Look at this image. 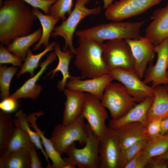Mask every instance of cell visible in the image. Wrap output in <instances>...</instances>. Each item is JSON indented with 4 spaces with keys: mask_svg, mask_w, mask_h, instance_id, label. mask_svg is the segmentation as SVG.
Masks as SVG:
<instances>
[{
    "mask_svg": "<svg viewBox=\"0 0 168 168\" xmlns=\"http://www.w3.org/2000/svg\"><path fill=\"white\" fill-rule=\"evenodd\" d=\"M114 0H102L103 2V8L106 9Z\"/></svg>",
    "mask_w": 168,
    "mask_h": 168,
    "instance_id": "cell-44",
    "label": "cell"
},
{
    "mask_svg": "<svg viewBox=\"0 0 168 168\" xmlns=\"http://www.w3.org/2000/svg\"><path fill=\"white\" fill-rule=\"evenodd\" d=\"M152 18L153 20L145 30V36L155 47L168 38V2L164 7L155 10Z\"/></svg>",
    "mask_w": 168,
    "mask_h": 168,
    "instance_id": "cell-16",
    "label": "cell"
},
{
    "mask_svg": "<svg viewBox=\"0 0 168 168\" xmlns=\"http://www.w3.org/2000/svg\"><path fill=\"white\" fill-rule=\"evenodd\" d=\"M42 33V29L40 27L34 32L28 35L16 38L8 45L6 48L13 54L24 61L27 52L29 48L40 40Z\"/></svg>",
    "mask_w": 168,
    "mask_h": 168,
    "instance_id": "cell-24",
    "label": "cell"
},
{
    "mask_svg": "<svg viewBox=\"0 0 168 168\" xmlns=\"http://www.w3.org/2000/svg\"><path fill=\"white\" fill-rule=\"evenodd\" d=\"M57 55L54 52H50L46 58L40 63L41 68L37 73L25 82L24 83L9 97L17 99L21 98H29L37 99L43 87L40 84L36 83L40 76L46 69L47 66L57 59Z\"/></svg>",
    "mask_w": 168,
    "mask_h": 168,
    "instance_id": "cell-17",
    "label": "cell"
},
{
    "mask_svg": "<svg viewBox=\"0 0 168 168\" xmlns=\"http://www.w3.org/2000/svg\"><path fill=\"white\" fill-rule=\"evenodd\" d=\"M122 149L117 129L107 127L106 134L100 140L99 168H120Z\"/></svg>",
    "mask_w": 168,
    "mask_h": 168,
    "instance_id": "cell-11",
    "label": "cell"
},
{
    "mask_svg": "<svg viewBox=\"0 0 168 168\" xmlns=\"http://www.w3.org/2000/svg\"><path fill=\"white\" fill-rule=\"evenodd\" d=\"M162 119L159 118L147 123L146 132L150 139H154L161 135L160 132Z\"/></svg>",
    "mask_w": 168,
    "mask_h": 168,
    "instance_id": "cell-36",
    "label": "cell"
},
{
    "mask_svg": "<svg viewBox=\"0 0 168 168\" xmlns=\"http://www.w3.org/2000/svg\"><path fill=\"white\" fill-rule=\"evenodd\" d=\"M90 0H76L74 7L68 18L63 21L59 26L54 27L51 36L55 38L58 36L63 37L65 40L64 46L63 51L70 49L74 55L75 50L73 45V35L79 23L86 16L96 15L100 13L101 11L100 6H98L92 8H88L85 6Z\"/></svg>",
    "mask_w": 168,
    "mask_h": 168,
    "instance_id": "cell-6",
    "label": "cell"
},
{
    "mask_svg": "<svg viewBox=\"0 0 168 168\" xmlns=\"http://www.w3.org/2000/svg\"><path fill=\"white\" fill-rule=\"evenodd\" d=\"M145 21L131 22L112 21L88 28L78 30L79 38L99 42L115 39L138 40L141 36V28Z\"/></svg>",
    "mask_w": 168,
    "mask_h": 168,
    "instance_id": "cell-3",
    "label": "cell"
},
{
    "mask_svg": "<svg viewBox=\"0 0 168 168\" xmlns=\"http://www.w3.org/2000/svg\"><path fill=\"white\" fill-rule=\"evenodd\" d=\"M14 116L18 120L21 127L28 133L37 149L41 150L48 163L47 168H52L49 161V157L42 145L40 137L36 131L34 132L30 129L26 114L21 109L16 113Z\"/></svg>",
    "mask_w": 168,
    "mask_h": 168,
    "instance_id": "cell-31",
    "label": "cell"
},
{
    "mask_svg": "<svg viewBox=\"0 0 168 168\" xmlns=\"http://www.w3.org/2000/svg\"><path fill=\"white\" fill-rule=\"evenodd\" d=\"M54 49L58 58V63L57 67L48 73L47 75H49L52 73L51 77H53L57 72L60 71L62 74L63 78L58 82L57 86L60 91H64L65 89L68 79L72 77L69 75V65L72 58L74 55L69 49L65 51H62L59 44L57 42L55 45Z\"/></svg>",
    "mask_w": 168,
    "mask_h": 168,
    "instance_id": "cell-23",
    "label": "cell"
},
{
    "mask_svg": "<svg viewBox=\"0 0 168 168\" xmlns=\"http://www.w3.org/2000/svg\"><path fill=\"white\" fill-rule=\"evenodd\" d=\"M167 132H168V116L163 118L162 119L160 134L161 135H162Z\"/></svg>",
    "mask_w": 168,
    "mask_h": 168,
    "instance_id": "cell-42",
    "label": "cell"
},
{
    "mask_svg": "<svg viewBox=\"0 0 168 168\" xmlns=\"http://www.w3.org/2000/svg\"><path fill=\"white\" fill-rule=\"evenodd\" d=\"M165 134H168V132H167V133H166Z\"/></svg>",
    "mask_w": 168,
    "mask_h": 168,
    "instance_id": "cell-48",
    "label": "cell"
},
{
    "mask_svg": "<svg viewBox=\"0 0 168 168\" xmlns=\"http://www.w3.org/2000/svg\"><path fill=\"white\" fill-rule=\"evenodd\" d=\"M153 99V96L148 97L138 104H137L121 118L116 120L111 119L109 122L108 127L117 129L126 124L133 122H139L146 126L147 115Z\"/></svg>",
    "mask_w": 168,
    "mask_h": 168,
    "instance_id": "cell-18",
    "label": "cell"
},
{
    "mask_svg": "<svg viewBox=\"0 0 168 168\" xmlns=\"http://www.w3.org/2000/svg\"><path fill=\"white\" fill-rule=\"evenodd\" d=\"M117 130L122 150L140 140L150 139L146 133V126L139 122L126 124Z\"/></svg>",
    "mask_w": 168,
    "mask_h": 168,
    "instance_id": "cell-21",
    "label": "cell"
},
{
    "mask_svg": "<svg viewBox=\"0 0 168 168\" xmlns=\"http://www.w3.org/2000/svg\"><path fill=\"white\" fill-rule=\"evenodd\" d=\"M31 161L29 150H18L0 158V168H30Z\"/></svg>",
    "mask_w": 168,
    "mask_h": 168,
    "instance_id": "cell-27",
    "label": "cell"
},
{
    "mask_svg": "<svg viewBox=\"0 0 168 168\" xmlns=\"http://www.w3.org/2000/svg\"><path fill=\"white\" fill-rule=\"evenodd\" d=\"M168 149V134H164L154 139H149L142 152L149 160L152 157L162 155Z\"/></svg>",
    "mask_w": 168,
    "mask_h": 168,
    "instance_id": "cell-30",
    "label": "cell"
},
{
    "mask_svg": "<svg viewBox=\"0 0 168 168\" xmlns=\"http://www.w3.org/2000/svg\"><path fill=\"white\" fill-rule=\"evenodd\" d=\"M149 139L139 141L126 149L121 152L120 168H124L125 165L136 155L142 151Z\"/></svg>",
    "mask_w": 168,
    "mask_h": 168,
    "instance_id": "cell-33",
    "label": "cell"
},
{
    "mask_svg": "<svg viewBox=\"0 0 168 168\" xmlns=\"http://www.w3.org/2000/svg\"><path fill=\"white\" fill-rule=\"evenodd\" d=\"M145 168H167V160L156 157H152L149 160Z\"/></svg>",
    "mask_w": 168,
    "mask_h": 168,
    "instance_id": "cell-40",
    "label": "cell"
},
{
    "mask_svg": "<svg viewBox=\"0 0 168 168\" xmlns=\"http://www.w3.org/2000/svg\"><path fill=\"white\" fill-rule=\"evenodd\" d=\"M18 69V68L16 66L8 67L6 65H2L0 64V98L2 100L9 97L11 81Z\"/></svg>",
    "mask_w": 168,
    "mask_h": 168,
    "instance_id": "cell-32",
    "label": "cell"
},
{
    "mask_svg": "<svg viewBox=\"0 0 168 168\" xmlns=\"http://www.w3.org/2000/svg\"><path fill=\"white\" fill-rule=\"evenodd\" d=\"M72 6V0H58L49 7V15L60 17L63 21H64L67 19L65 14L69 15L71 13Z\"/></svg>",
    "mask_w": 168,
    "mask_h": 168,
    "instance_id": "cell-34",
    "label": "cell"
},
{
    "mask_svg": "<svg viewBox=\"0 0 168 168\" xmlns=\"http://www.w3.org/2000/svg\"><path fill=\"white\" fill-rule=\"evenodd\" d=\"M153 88V99L147 115V123L168 116V93L166 88L161 85Z\"/></svg>",
    "mask_w": 168,
    "mask_h": 168,
    "instance_id": "cell-22",
    "label": "cell"
},
{
    "mask_svg": "<svg viewBox=\"0 0 168 168\" xmlns=\"http://www.w3.org/2000/svg\"><path fill=\"white\" fill-rule=\"evenodd\" d=\"M35 147V145L33 144L29 150L31 161L30 168H41V163L37 155Z\"/></svg>",
    "mask_w": 168,
    "mask_h": 168,
    "instance_id": "cell-41",
    "label": "cell"
},
{
    "mask_svg": "<svg viewBox=\"0 0 168 168\" xmlns=\"http://www.w3.org/2000/svg\"><path fill=\"white\" fill-rule=\"evenodd\" d=\"M15 129V119L9 113L0 111V158L5 154Z\"/></svg>",
    "mask_w": 168,
    "mask_h": 168,
    "instance_id": "cell-26",
    "label": "cell"
},
{
    "mask_svg": "<svg viewBox=\"0 0 168 168\" xmlns=\"http://www.w3.org/2000/svg\"><path fill=\"white\" fill-rule=\"evenodd\" d=\"M44 114V113L42 111L34 112L28 114L26 117L28 122L30 123L29 126L34 128L40 136L41 143L44 145L46 153L52 162V168H68V165L56 150L50 139L45 136V132L41 130L37 125L36 120L37 118Z\"/></svg>",
    "mask_w": 168,
    "mask_h": 168,
    "instance_id": "cell-19",
    "label": "cell"
},
{
    "mask_svg": "<svg viewBox=\"0 0 168 168\" xmlns=\"http://www.w3.org/2000/svg\"><path fill=\"white\" fill-rule=\"evenodd\" d=\"M88 136L85 147L81 149L76 147L75 142L67 148L65 153L68 157L63 158L72 167L79 168H99V139L95 135L88 123L86 124Z\"/></svg>",
    "mask_w": 168,
    "mask_h": 168,
    "instance_id": "cell-5",
    "label": "cell"
},
{
    "mask_svg": "<svg viewBox=\"0 0 168 168\" xmlns=\"http://www.w3.org/2000/svg\"><path fill=\"white\" fill-rule=\"evenodd\" d=\"M7 48L2 44H0V64L10 63L12 66L21 67L23 60L13 54H11Z\"/></svg>",
    "mask_w": 168,
    "mask_h": 168,
    "instance_id": "cell-35",
    "label": "cell"
},
{
    "mask_svg": "<svg viewBox=\"0 0 168 168\" xmlns=\"http://www.w3.org/2000/svg\"><path fill=\"white\" fill-rule=\"evenodd\" d=\"M23 0H5L0 8V42L7 46L32 33L37 17Z\"/></svg>",
    "mask_w": 168,
    "mask_h": 168,
    "instance_id": "cell-1",
    "label": "cell"
},
{
    "mask_svg": "<svg viewBox=\"0 0 168 168\" xmlns=\"http://www.w3.org/2000/svg\"><path fill=\"white\" fill-rule=\"evenodd\" d=\"M103 44V42L79 38L74 64L82 78H96L108 73L102 58Z\"/></svg>",
    "mask_w": 168,
    "mask_h": 168,
    "instance_id": "cell-2",
    "label": "cell"
},
{
    "mask_svg": "<svg viewBox=\"0 0 168 168\" xmlns=\"http://www.w3.org/2000/svg\"><path fill=\"white\" fill-rule=\"evenodd\" d=\"M56 43V41L52 42L45 47L44 50L36 54H33L32 50L29 49L27 52L24 62L16 77L19 78L21 75L26 72H29L31 77L34 76V70L38 67L41 58L48 52L54 49Z\"/></svg>",
    "mask_w": 168,
    "mask_h": 168,
    "instance_id": "cell-29",
    "label": "cell"
},
{
    "mask_svg": "<svg viewBox=\"0 0 168 168\" xmlns=\"http://www.w3.org/2000/svg\"><path fill=\"white\" fill-rule=\"evenodd\" d=\"M32 11L39 20L42 26V33L41 38L33 46V50H36L43 45L46 47L49 45V40L51 33L57 22L61 19L50 15L43 14L39 8H32Z\"/></svg>",
    "mask_w": 168,
    "mask_h": 168,
    "instance_id": "cell-25",
    "label": "cell"
},
{
    "mask_svg": "<svg viewBox=\"0 0 168 168\" xmlns=\"http://www.w3.org/2000/svg\"><path fill=\"white\" fill-rule=\"evenodd\" d=\"M154 50L157 55L156 62L154 65L152 62L148 63L144 73L143 80L146 84L152 82V87L161 84L168 85L166 76L168 68V38L155 46Z\"/></svg>",
    "mask_w": 168,
    "mask_h": 168,
    "instance_id": "cell-13",
    "label": "cell"
},
{
    "mask_svg": "<svg viewBox=\"0 0 168 168\" xmlns=\"http://www.w3.org/2000/svg\"><path fill=\"white\" fill-rule=\"evenodd\" d=\"M129 44L135 60V71L141 79L147 64L152 62L155 53L154 46L146 36L138 40L124 39Z\"/></svg>",
    "mask_w": 168,
    "mask_h": 168,
    "instance_id": "cell-14",
    "label": "cell"
},
{
    "mask_svg": "<svg viewBox=\"0 0 168 168\" xmlns=\"http://www.w3.org/2000/svg\"><path fill=\"white\" fill-rule=\"evenodd\" d=\"M108 73L113 80L124 85L136 102H141L148 97L154 96L153 87L142 81L135 72L113 68L109 70Z\"/></svg>",
    "mask_w": 168,
    "mask_h": 168,
    "instance_id": "cell-12",
    "label": "cell"
},
{
    "mask_svg": "<svg viewBox=\"0 0 168 168\" xmlns=\"http://www.w3.org/2000/svg\"><path fill=\"white\" fill-rule=\"evenodd\" d=\"M15 124L14 133L3 155L18 150H29L34 144L28 133L21 127L16 118L15 119Z\"/></svg>",
    "mask_w": 168,
    "mask_h": 168,
    "instance_id": "cell-28",
    "label": "cell"
},
{
    "mask_svg": "<svg viewBox=\"0 0 168 168\" xmlns=\"http://www.w3.org/2000/svg\"><path fill=\"white\" fill-rule=\"evenodd\" d=\"M82 77H71L67 82V89L73 91L86 92L102 99L105 89L113 79L109 73L100 77L81 80Z\"/></svg>",
    "mask_w": 168,
    "mask_h": 168,
    "instance_id": "cell-15",
    "label": "cell"
},
{
    "mask_svg": "<svg viewBox=\"0 0 168 168\" xmlns=\"http://www.w3.org/2000/svg\"><path fill=\"white\" fill-rule=\"evenodd\" d=\"M106 108L96 96L85 93L82 114L100 140L105 136L107 128L105 122L108 117Z\"/></svg>",
    "mask_w": 168,
    "mask_h": 168,
    "instance_id": "cell-9",
    "label": "cell"
},
{
    "mask_svg": "<svg viewBox=\"0 0 168 168\" xmlns=\"http://www.w3.org/2000/svg\"><path fill=\"white\" fill-rule=\"evenodd\" d=\"M166 76L167 78H168V71H167L166 72ZM164 86H165L166 89L168 93V85H164Z\"/></svg>",
    "mask_w": 168,
    "mask_h": 168,
    "instance_id": "cell-45",
    "label": "cell"
},
{
    "mask_svg": "<svg viewBox=\"0 0 168 168\" xmlns=\"http://www.w3.org/2000/svg\"><path fill=\"white\" fill-rule=\"evenodd\" d=\"M148 161L143 154L142 151L134 156L124 168H145Z\"/></svg>",
    "mask_w": 168,
    "mask_h": 168,
    "instance_id": "cell-38",
    "label": "cell"
},
{
    "mask_svg": "<svg viewBox=\"0 0 168 168\" xmlns=\"http://www.w3.org/2000/svg\"><path fill=\"white\" fill-rule=\"evenodd\" d=\"M33 8L41 9L46 15H49V9L58 0H23Z\"/></svg>",
    "mask_w": 168,
    "mask_h": 168,
    "instance_id": "cell-37",
    "label": "cell"
},
{
    "mask_svg": "<svg viewBox=\"0 0 168 168\" xmlns=\"http://www.w3.org/2000/svg\"><path fill=\"white\" fill-rule=\"evenodd\" d=\"M167 160V168H168V160Z\"/></svg>",
    "mask_w": 168,
    "mask_h": 168,
    "instance_id": "cell-47",
    "label": "cell"
},
{
    "mask_svg": "<svg viewBox=\"0 0 168 168\" xmlns=\"http://www.w3.org/2000/svg\"><path fill=\"white\" fill-rule=\"evenodd\" d=\"M66 97L63 112V124L68 125L75 121L82 113L85 97L83 92L65 89Z\"/></svg>",
    "mask_w": 168,
    "mask_h": 168,
    "instance_id": "cell-20",
    "label": "cell"
},
{
    "mask_svg": "<svg viewBox=\"0 0 168 168\" xmlns=\"http://www.w3.org/2000/svg\"><path fill=\"white\" fill-rule=\"evenodd\" d=\"M156 157L158 159H161L165 160H168V149L163 154L158 156H156Z\"/></svg>",
    "mask_w": 168,
    "mask_h": 168,
    "instance_id": "cell-43",
    "label": "cell"
},
{
    "mask_svg": "<svg viewBox=\"0 0 168 168\" xmlns=\"http://www.w3.org/2000/svg\"><path fill=\"white\" fill-rule=\"evenodd\" d=\"M17 100L9 97L2 100L0 103L1 110L9 113L15 111L18 106Z\"/></svg>",
    "mask_w": 168,
    "mask_h": 168,
    "instance_id": "cell-39",
    "label": "cell"
},
{
    "mask_svg": "<svg viewBox=\"0 0 168 168\" xmlns=\"http://www.w3.org/2000/svg\"><path fill=\"white\" fill-rule=\"evenodd\" d=\"M3 4V2H2V0H0V7H1Z\"/></svg>",
    "mask_w": 168,
    "mask_h": 168,
    "instance_id": "cell-46",
    "label": "cell"
},
{
    "mask_svg": "<svg viewBox=\"0 0 168 168\" xmlns=\"http://www.w3.org/2000/svg\"><path fill=\"white\" fill-rule=\"evenodd\" d=\"M101 102L110 111L113 120L123 117L137 104L125 87L119 82H111L107 86Z\"/></svg>",
    "mask_w": 168,
    "mask_h": 168,
    "instance_id": "cell-7",
    "label": "cell"
},
{
    "mask_svg": "<svg viewBox=\"0 0 168 168\" xmlns=\"http://www.w3.org/2000/svg\"><path fill=\"white\" fill-rule=\"evenodd\" d=\"M102 58L109 71L118 68L135 72V59L130 45L124 39L110 40L104 43Z\"/></svg>",
    "mask_w": 168,
    "mask_h": 168,
    "instance_id": "cell-8",
    "label": "cell"
},
{
    "mask_svg": "<svg viewBox=\"0 0 168 168\" xmlns=\"http://www.w3.org/2000/svg\"><path fill=\"white\" fill-rule=\"evenodd\" d=\"M85 118L81 114L73 122L68 124H60L54 128L49 138L56 150L62 156L68 147L76 141L85 145L88 131Z\"/></svg>",
    "mask_w": 168,
    "mask_h": 168,
    "instance_id": "cell-4",
    "label": "cell"
},
{
    "mask_svg": "<svg viewBox=\"0 0 168 168\" xmlns=\"http://www.w3.org/2000/svg\"><path fill=\"white\" fill-rule=\"evenodd\" d=\"M162 0H120L110 4L105 15L111 21H122L141 14L159 4Z\"/></svg>",
    "mask_w": 168,
    "mask_h": 168,
    "instance_id": "cell-10",
    "label": "cell"
}]
</instances>
